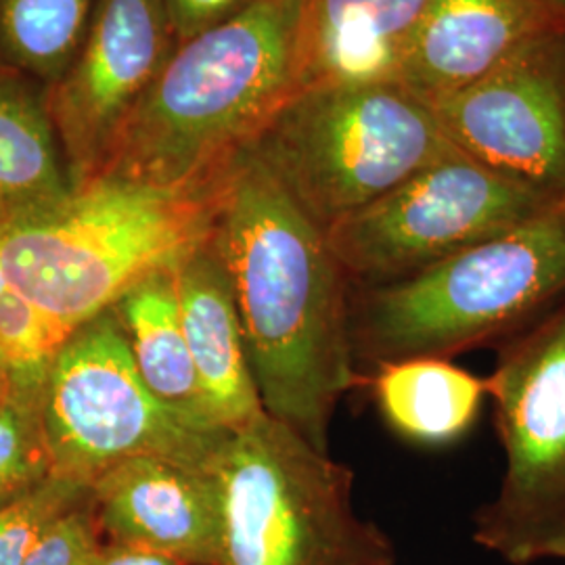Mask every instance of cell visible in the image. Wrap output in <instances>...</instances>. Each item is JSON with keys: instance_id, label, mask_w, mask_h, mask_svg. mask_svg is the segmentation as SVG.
Here are the masks:
<instances>
[{"instance_id": "cell-1", "label": "cell", "mask_w": 565, "mask_h": 565, "mask_svg": "<svg viewBox=\"0 0 565 565\" xmlns=\"http://www.w3.org/2000/svg\"><path fill=\"white\" fill-rule=\"evenodd\" d=\"M231 282L263 408L329 452V425L363 382L350 289L327 235L249 149L228 162L210 237Z\"/></svg>"}, {"instance_id": "cell-2", "label": "cell", "mask_w": 565, "mask_h": 565, "mask_svg": "<svg viewBox=\"0 0 565 565\" xmlns=\"http://www.w3.org/2000/svg\"><path fill=\"white\" fill-rule=\"evenodd\" d=\"M306 0H263L174 46L103 179L186 186L223 172L298 90Z\"/></svg>"}, {"instance_id": "cell-3", "label": "cell", "mask_w": 565, "mask_h": 565, "mask_svg": "<svg viewBox=\"0 0 565 565\" xmlns=\"http://www.w3.org/2000/svg\"><path fill=\"white\" fill-rule=\"evenodd\" d=\"M224 172L186 186L99 179L0 218V281L74 331L212 237Z\"/></svg>"}, {"instance_id": "cell-4", "label": "cell", "mask_w": 565, "mask_h": 565, "mask_svg": "<svg viewBox=\"0 0 565 565\" xmlns=\"http://www.w3.org/2000/svg\"><path fill=\"white\" fill-rule=\"evenodd\" d=\"M565 291V203L403 281L350 289L356 366L492 348Z\"/></svg>"}, {"instance_id": "cell-5", "label": "cell", "mask_w": 565, "mask_h": 565, "mask_svg": "<svg viewBox=\"0 0 565 565\" xmlns=\"http://www.w3.org/2000/svg\"><path fill=\"white\" fill-rule=\"evenodd\" d=\"M247 147L324 233L459 153L434 109L396 81L300 88Z\"/></svg>"}, {"instance_id": "cell-6", "label": "cell", "mask_w": 565, "mask_h": 565, "mask_svg": "<svg viewBox=\"0 0 565 565\" xmlns=\"http://www.w3.org/2000/svg\"><path fill=\"white\" fill-rule=\"evenodd\" d=\"M212 473L224 565H394V546L352 507V471L266 411L226 431Z\"/></svg>"}, {"instance_id": "cell-7", "label": "cell", "mask_w": 565, "mask_h": 565, "mask_svg": "<svg viewBox=\"0 0 565 565\" xmlns=\"http://www.w3.org/2000/svg\"><path fill=\"white\" fill-rule=\"evenodd\" d=\"M492 350L486 384L505 471L471 539L509 565L565 559V291Z\"/></svg>"}, {"instance_id": "cell-8", "label": "cell", "mask_w": 565, "mask_h": 565, "mask_svg": "<svg viewBox=\"0 0 565 565\" xmlns=\"http://www.w3.org/2000/svg\"><path fill=\"white\" fill-rule=\"evenodd\" d=\"M41 419L53 478L88 488L105 469L139 457L212 471L226 436L156 398L111 308L61 345L42 387Z\"/></svg>"}, {"instance_id": "cell-9", "label": "cell", "mask_w": 565, "mask_h": 565, "mask_svg": "<svg viewBox=\"0 0 565 565\" xmlns=\"http://www.w3.org/2000/svg\"><path fill=\"white\" fill-rule=\"evenodd\" d=\"M562 203L455 153L324 235L352 287H377L415 277Z\"/></svg>"}, {"instance_id": "cell-10", "label": "cell", "mask_w": 565, "mask_h": 565, "mask_svg": "<svg viewBox=\"0 0 565 565\" xmlns=\"http://www.w3.org/2000/svg\"><path fill=\"white\" fill-rule=\"evenodd\" d=\"M431 109L465 158L565 200V28L546 25Z\"/></svg>"}, {"instance_id": "cell-11", "label": "cell", "mask_w": 565, "mask_h": 565, "mask_svg": "<svg viewBox=\"0 0 565 565\" xmlns=\"http://www.w3.org/2000/svg\"><path fill=\"white\" fill-rule=\"evenodd\" d=\"M162 0H97L81 46L46 88L74 191L99 181L121 128L172 55Z\"/></svg>"}, {"instance_id": "cell-12", "label": "cell", "mask_w": 565, "mask_h": 565, "mask_svg": "<svg viewBox=\"0 0 565 565\" xmlns=\"http://www.w3.org/2000/svg\"><path fill=\"white\" fill-rule=\"evenodd\" d=\"M99 536L181 565H224L223 501L212 471L139 457L90 482Z\"/></svg>"}, {"instance_id": "cell-13", "label": "cell", "mask_w": 565, "mask_h": 565, "mask_svg": "<svg viewBox=\"0 0 565 565\" xmlns=\"http://www.w3.org/2000/svg\"><path fill=\"white\" fill-rule=\"evenodd\" d=\"M546 25L527 0H429L394 81L434 107Z\"/></svg>"}, {"instance_id": "cell-14", "label": "cell", "mask_w": 565, "mask_h": 565, "mask_svg": "<svg viewBox=\"0 0 565 565\" xmlns=\"http://www.w3.org/2000/svg\"><path fill=\"white\" fill-rule=\"evenodd\" d=\"M182 331L203 401L223 431L263 415L231 282L210 239L177 268Z\"/></svg>"}, {"instance_id": "cell-15", "label": "cell", "mask_w": 565, "mask_h": 565, "mask_svg": "<svg viewBox=\"0 0 565 565\" xmlns=\"http://www.w3.org/2000/svg\"><path fill=\"white\" fill-rule=\"evenodd\" d=\"M429 0H306L298 90L394 81Z\"/></svg>"}, {"instance_id": "cell-16", "label": "cell", "mask_w": 565, "mask_h": 565, "mask_svg": "<svg viewBox=\"0 0 565 565\" xmlns=\"http://www.w3.org/2000/svg\"><path fill=\"white\" fill-rule=\"evenodd\" d=\"M145 385L168 408L207 431H223L212 422L189 354L177 294V268L149 275L114 303Z\"/></svg>"}, {"instance_id": "cell-17", "label": "cell", "mask_w": 565, "mask_h": 565, "mask_svg": "<svg viewBox=\"0 0 565 565\" xmlns=\"http://www.w3.org/2000/svg\"><path fill=\"white\" fill-rule=\"evenodd\" d=\"M371 387L380 413L401 438L448 446L465 438L488 401L486 377L434 356L377 364Z\"/></svg>"}, {"instance_id": "cell-18", "label": "cell", "mask_w": 565, "mask_h": 565, "mask_svg": "<svg viewBox=\"0 0 565 565\" xmlns=\"http://www.w3.org/2000/svg\"><path fill=\"white\" fill-rule=\"evenodd\" d=\"M72 191L46 88L0 76V218L51 207Z\"/></svg>"}, {"instance_id": "cell-19", "label": "cell", "mask_w": 565, "mask_h": 565, "mask_svg": "<svg viewBox=\"0 0 565 565\" xmlns=\"http://www.w3.org/2000/svg\"><path fill=\"white\" fill-rule=\"evenodd\" d=\"M95 2L0 0V76L53 86L74 60Z\"/></svg>"}, {"instance_id": "cell-20", "label": "cell", "mask_w": 565, "mask_h": 565, "mask_svg": "<svg viewBox=\"0 0 565 565\" xmlns=\"http://www.w3.org/2000/svg\"><path fill=\"white\" fill-rule=\"evenodd\" d=\"M70 333L0 281V380L7 394L42 396L49 369Z\"/></svg>"}, {"instance_id": "cell-21", "label": "cell", "mask_w": 565, "mask_h": 565, "mask_svg": "<svg viewBox=\"0 0 565 565\" xmlns=\"http://www.w3.org/2000/svg\"><path fill=\"white\" fill-rule=\"evenodd\" d=\"M88 486L49 478L20 497L0 503V565H23L65 515L86 505Z\"/></svg>"}, {"instance_id": "cell-22", "label": "cell", "mask_w": 565, "mask_h": 565, "mask_svg": "<svg viewBox=\"0 0 565 565\" xmlns=\"http://www.w3.org/2000/svg\"><path fill=\"white\" fill-rule=\"evenodd\" d=\"M49 478L53 473L42 429L41 396L4 394L0 398V503Z\"/></svg>"}, {"instance_id": "cell-23", "label": "cell", "mask_w": 565, "mask_h": 565, "mask_svg": "<svg viewBox=\"0 0 565 565\" xmlns=\"http://www.w3.org/2000/svg\"><path fill=\"white\" fill-rule=\"evenodd\" d=\"M90 505L78 507L55 525L23 565H95L102 541Z\"/></svg>"}, {"instance_id": "cell-24", "label": "cell", "mask_w": 565, "mask_h": 565, "mask_svg": "<svg viewBox=\"0 0 565 565\" xmlns=\"http://www.w3.org/2000/svg\"><path fill=\"white\" fill-rule=\"evenodd\" d=\"M177 44L237 20L263 0H162Z\"/></svg>"}, {"instance_id": "cell-25", "label": "cell", "mask_w": 565, "mask_h": 565, "mask_svg": "<svg viewBox=\"0 0 565 565\" xmlns=\"http://www.w3.org/2000/svg\"><path fill=\"white\" fill-rule=\"evenodd\" d=\"M95 565H181L170 557H163L158 553H149L141 548H130V546L109 545L105 543L99 548L97 562Z\"/></svg>"}, {"instance_id": "cell-26", "label": "cell", "mask_w": 565, "mask_h": 565, "mask_svg": "<svg viewBox=\"0 0 565 565\" xmlns=\"http://www.w3.org/2000/svg\"><path fill=\"white\" fill-rule=\"evenodd\" d=\"M546 23L565 28V0H527Z\"/></svg>"}, {"instance_id": "cell-27", "label": "cell", "mask_w": 565, "mask_h": 565, "mask_svg": "<svg viewBox=\"0 0 565 565\" xmlns=\"http://www.w3.org/2000/svg\"><path fill=\"white\" fill-rule=\"evenodd\" d=\"M7 394V387H4V384H2V380H0V398Z\"/></svg>"}]
</instances>
